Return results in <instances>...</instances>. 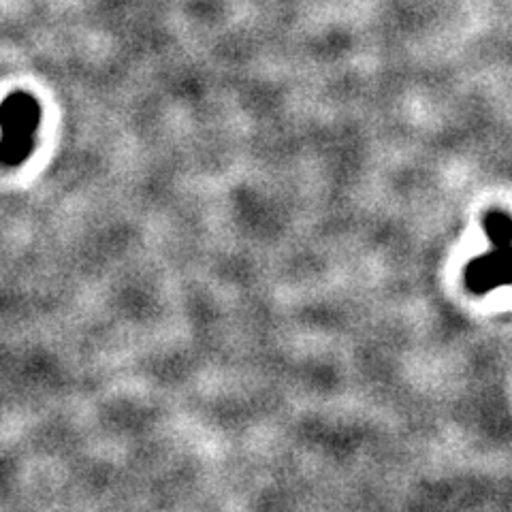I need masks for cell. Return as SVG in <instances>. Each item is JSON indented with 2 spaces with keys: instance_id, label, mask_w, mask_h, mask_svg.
<instances>
[{
  "instance_id": "obj_1",
  "label": "cell",
  "mask_w": 512,
  "mask_h": 512,
  "mask_svg": "<svg viewBox=\"0 0 512 512\" xmlns=\"http://www.w3.org/2000/svg\"><path fill=\"white\" fill-rule=\"evenodd\" d=\"M485 233L491 248L470 261L463 274L468 291L474 295L512 286V220L506 214L493 212L485 218Z\"/></svg>"
},
{
  "instance_id": "obj_2",
  "label": "cell",
  "mask_w": 512,
  "mask_h": 512,
  "mask_svg": "<svg viewBox=\"0 0 512 512\" xmlns=\"http://www.w3.org/2000/svg\"><path fill=\"white\" fill-rule=\"evenodd\" d=\"M41 111L32 96L11 94L0 107V163L22 165L30 156L39 131Z\"/></svg>"
}]
</instances>
